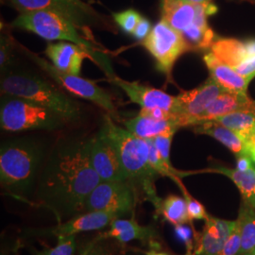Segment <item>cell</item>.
<instances>
[{
    "label": "cell",
    "instance_id": "cell-15",
    "mask_svg": "<svg viewBox=\"0 0 255 255\" xmlns=\"http://www.w3.org/2000/svg\"><path fill=\"white\" fill-rule=\"evenodd\" d=\"M237 220H225L210 216L201 233L196 237L195 249L191 255H218L225 245Z\"/></svg>",
    "mask_w": 255,
    "mask_h": 255
},
{
    "label": "cell",
    "instance_id": "cell-20",
    "mask_svg": "<svg viewBox=\"0 0 255 255\" xmlns=\"http://www.w3.org/2000/svg\"><path fill=\"white\" fill-rule=\"evenodd\" d=\"M203 61L209 70L211 77L227 91L247 93L248 86L251 82L245 77L237 73L232 66L219 60L212 51L204 55Z\"/></svg>",
    "mask_w": 255,
    "mask_h": 255
},
{
    "label": "cell",
    "instance_id": "cell-16",
    "mask_svg": "<svg viewBox=\"0 0 255 255\" xmlns=\"http://www.w3.org/2000/svg\"><path fill=\"white\" fill-rule=\"evenodd\" d=\"M204 10L212 15L217 12L218 7L214 3L196 5L185 0H161L162 19L181 33L194 24Z\"/></svg>",
    "mask_w": 255,
    "mask_h": 255
},
{
    "label": "cell",
    "instance_id": "cell-46",
    "mask_svg": "<svg viewBox=\"0 0 255 255\" xmlns=\"http://www.w3.org/2000/svg\"><path fill=\"white\" fill-rule=\"evenodd\" d=\"M255 255V253H254V254H253V255Z\"/></svg>",
    "mask_w": 255,
    "mask_h": 255
},
{
    "label": "cell",
    "instance_id": "cell-23",
    "mask_svg": "<svg viewBox=\"0 0 255 255\" xmlns=\"http://www.w3.org/2000/svg\"><path fill=\"white\" fill-rule=\"evenodd\" d=\"M195 132L199 134L209 135L234 152L237 157L241 155H248L246 142L236 131L223 126L215 120H210L194 126ZM249 156V155H248Z\"/></svg>",
    "mask_w": 255,
    "mask_h": 255
},
{
    "label": "cell",
    "instance_id": "cell-2",
    "mask_svg": "<svg viewBox=\"0 0 255 255\" xmlns=\"http://www.w3.org/2000/svg\"><path fill=\"white\" fill-rule=\"evenodd\" d=\"M45 145L34 138L5 141L0 147V183L5 194L31 206L37 182L46 162Z\"/></svg>",
    "mask_w": 255,
    "mask_h": 255
},
{
    "label": "cell",
    "instance_id": "cell-33",
    "mask_svg": "<svg viewBox=\"0 0 255 255\" xmlns=\"http://www.w3.org/2000/svg\"><path fill=\"white\" fill-rule=\"evenodd\" d=\"M174 134H175V132H167V133H164V134L158 135V136L152 138V139H153L155 146L157 147V149L161 155L164 164H166L167 167L170 168L173 172L178 174L180 178H182L181 177V171H178L177 169H175L172 166V164H171V162H170V148H171Z\"/></svg>",
    "mask_w": 255,
    "mask_h": 255
},
{
    "label": "cell",
    "instance_id": "cell-14",
    "mask_svg": "<svg viewBox=\"0 0 255 255\" xmlns=\"http://www.w3.org/2000/svg\"><path fill=\"white\" fill-rule=\"evenodd\" d=\"M20 12L48 10L72 20L80 27L95 21L96 12L92 8H83L68 0H3Z\"/></svg>",
    "mask_w": 255,
    "mask_h": 255
},
{
    "label": "cell",
    "instance_id": "cell-39",
    "mask_svg": "<svg viewBox=\"0 0 255 255\" xmlns=\"http://www.w3.org/2000/svg\"><path fill=\"white\" fill-rule=\"evenodd\" d=\"M19 248H20V241L9 242L8 240L2 239L0 255H17Z\"/></svg>",
    "mask_w": 255,
    "mask_h": 255
},
{
    "label": "cell",
    "instance_id": "cell-10",
    "mask_svg": "<svg viewBox=\"0 0 255 255\" xmlns=\"http://www.w3.org/2000/svg\"><path fill=\"white\" fill-rule=\"evenodd\" d=\"M120 218L115 213L85 212L52 227L27 228L23 235L26 237H59L77 236L81 233L101 231L109 227L114 219Z\"/></svg>",
    "mask_w": 255,
    "mask_h": 255
},
{
    "label": "cell",
    "instance_id": "cell-1",
    "mask_svg": "<svg viewBox=\"0 0 255 255\" xmlns=\"http://www.w3.org/2000/svg\"><path fill=\"white\" fill-rule=\"evenodd\" d=\"M101 182L92 165L89 139L64 140L43 165L35 204L51 212L57 223L64 222L82 214L84 201Z\"/></svg>",
    "mask_w": 255,
    "mask_h": 255
},
{
    "label": "cell",
    "instance_id": "cell-31",
    "mask_svg": "<svg viewBox=\"0 0 255 255\" xmlns=\"http://www.w3.org/2000/svg\"><path fill=\"white\" fill-rule=\"evenodd\" d=\"M174 182H176L178 184V186L180 187L182 195H183V198L186 201L188 215H189V218L192 222H194V220H204L205 221L206 219H208L210 216L207 214L203 204L192 197L191 194L183 185V183L181 181V178L176 179Z\"/></svg>",
    "mask_w": 255,
    "mask_h": 255
},
{
    "label": "cell",
    "instance_id": "cell-24",
    "mask_svg": "<svg viewBox=\"0 0 255 255\" xmlns=\"http://www.w3.org/2000/svg\"><path fill=\"white\" fill-rule=\"evenodd\" d=\"M149 202L154 207L156 216L162 217L164 221L170 223L171 225L176 226L181 224H189L194 226L189 218L184 198L176 195H168L163 199L157 195Z\"/></svg>",
    "mask_w": 255,
    "mask_h": 255
},
{
    "label": "cell",
    "instance_id": "cell-40",
    "mask_svg": "<svg viewBox=\"0 0 255 255\" xmlns=\"http://www.w3.org/2000/svg\"><path fill=\"white\" fill-rule=\"evenodd\" d=\"M253 163L254 162L250 156L241 155V156L237 157V167L236 168L239 171H246L254 165Z\"/></svg>",
    "mask_w": 255,
    "mask_h": 255
},
{
    "label": "cell",
    "instance_id": "cell-36",
    "mask_svg": "<svg viewBox=\"0 0 255 255\" xmlns=\"http://www.w3.org/2000/svg\"><path fill=\"white\" fill-rule=\"evenodd\" d=\"M104 240L95 239L83 251L84 255H115L109 247L103 243Z\"/></svg>",
    "mask_w": 255,
    "mask_h": 255
},
{
    "label": "cell",
    "instance_id": "cell-8",
    "mask_svg": "<svg viewBox=\"0 0 255 255\" xmlns=\"http://www.w3.org/2000/svg\"><path fill=\"white\" fill-rule=\"evenodd\" d=\"M135 204L136 192L132 182L101 181L84 201L82 213L108 212L122 218L131 214Z\"/></svg>",
    "mask_w": 255,
    "mask_h": 255
},
{
    "label": "cell",
    "instance_id": "cell-45",
    "mask_svg": "<svg viewBox=\"0 0 255 255\" xmlns=\"http://www.w3.org/2000/svg\"><path fill=\"white\" fill-rule=\"evenodd\" d=\"M144 255V254H142V255Z\"/></svg>",
    "mask_w": 255,
    "mask_h": 255
},
{
    "label": "cell",
    "instance_id": "cell-32",
    "mask_svg": "<svg viewBox=\"0 0 255 255\" xmlns=\"http://www.w3.org/2000/svg\"><path fill=\"white\" fill-rule=\"evenodd\" d=\"M114 20L127 34H132L137 24L142 18V15L133 9H125L120 12L113 13Z\"/></svg>",
    "mask_w": 255,
    "mask_h": 255
},
{
    "label": "cell",
    "instance_id": "cell-29",
    "mask_svg": "<svg viewBox=\"0 0 255 255\" xmlns=\"http://www.w3.org/2000/svg\"><path fill=\"white\" fill-rule=\"evenodd\" d=\"M77 249L76 236L57 237L56 246L37 250L29 247L30 254L32 255H74Z\"/></svg>",
    "mask_w": 255,
    "mask_h": 255
},
{
    "label": "cell",
    "instance_id": "cell-42",
    "mask_svg": "<svg viewBox=\"0 0 255 255\" xmlns=\"http://www.w3.org/2000/svg\"><path fill=\"white\" fill-rule=\"evenodd\" d=\"M185 1L196 5H209L213 3V0H185Z\"/></svg>",
    "mask_w": 255,
    "mask_h": 255
},
{
    "label": "cell",
    "instance_id": "cell-7",
    "mask_svg": "<svg viewBox=\"0 0 255 255\" xmlns=\"http://www.w3.org/2000/svg\"><path fill=\"white\" fill-rule=\"evenodd\" d=\"M142 44L154 58L157 68L168 76L171 74L176 61L183 53L191 50L182 33L164 19L152 27Z\"/></svg>",
    "mask_w": 255,
    "mask_h": 255
},
{
    "label": "cell",
    "instance_id": "cell-35",
    "mask_svg": "<svg viewBox=\"0 0 255 255\" xmlns=\"http://www.w3.org/2000/svg\"><path fill=\"white\" fill-rule=\"evenodd\" d=\"M241 250V237L240 228L237 221L234 230L232 231L225 245L221 249L218 255H239Z\"/></svg>",
    "mask_w": 255,
    "mask_h": 255
},
{
    "label": "cell",
    "instance_id": "cell-25",
    "mask_svg": "<svg viewBox=\"0 0 255 255\" xmlns=\"http://www.w3.org/2000/svg\"><path fill=\"white\" fill-rule=\"evenodd\" d=\"M202 172L219 173L227 176L235 184L242 196V202L255 209V167L253 165L246 171H239L237 168H229L216 165L213 168L202 170Z\"/></svg>",
    "mask_w": 255,
    "mask_h": 255
},
{
    "label": "cell",
    "instance_id": "cell-19",
    "mask_svg": "<svg viewBox=\"0 0 255 255\" xmlns=\"http://www.w3.org/2000/svg\"><path fill=\"white\" fill-rule=\"evenodd\" d=\"M237 112H255V101H253L246 93L226 92L210 104L195 120L193 126Z\"/></svg>",
    "mask_w": 255,
    "mask_h": 255
},
{
    "label": "cell",
    "instance_id": "cell-18",
    "mask_svg": "<svg viewBox=\"0 0 255 255\" xmlns=\"http://www.w3.org/2000/svg\"><path fill=\"white\" fill-rule=\"evenodd\" d=\"M45 54L56 68L73 75H80L83 60L91 58L85 48L69 42L48 44Z\"/></svg>",
    "mask_w": 255,
    "mask_h": 255
},
{
    "label": "cell",
    "instance_id": "cell-6",
    "mask_svg": "<svg viewBox=\"0 0 255 255\" xmlns=\"http://www.w3.org/2000/svg\"><path fill=\"white\" fill-rule=\"evenodd\" d=\"M11 26L35 33L47 41L69 42L85 48L94 61H98L97 49L79 32V26L60 13L48 10L20 12Z\"/></svg>",
    "mask_w": 255,
    "mask_h": 255
},
{
    "label": "cell",
    "instance_id": "cell-4",
    "mask_svg": "<svg viewBox=\"0 0 255 255\" xmlns=\"http://www.w3.org/2000/svg\"><path fill=\"white\" fill-rule=\"evenodd\" d=\"M101 130L117 147L128 181L140 186L146 201L152 199L157 195L154 182L159 175L148 163L149 145L147 140L117 125L110 116L103 119Z\"/></svg>",
    "mask_w": 255,
    "mask_h": 255
},
{
    "label": "cell",
    "instance_id": "cell-13",
    "mask_svg": "<svg viewBox=\"0 0 255 255\" xmlns=\"http://www.w3.org/2000/svg\"><path fill=\"white\" fill-rule=\"evenodd\" d=\"M112 81L125 92L129 101L138 104L141 109H162L176 116L178 110L177 97L138 82L124 81L116 76L112 78Z\"/></svg>",
    "mask_w": 255,
    "mask_h": 255
},
{
    "label": "cell",
    "instance_id": "cell-3",
    "mask_svg": "<svg viewBox=\"0 0 255 255\" xmlns=\"http://www.w3.org/2000/svg\"><path fill=\"white\" fill-rule=\"evenodd\" d=\"M0 89L2 95L22 98L51 110L66 122L82 118L81 106L39 74L12 70L2 75Z\"/></svg>",
    "mask_w": 255,
    "mask_h": 255
},
{
    "label": "cell",
    "instance_id": "cell-9",
    "mask_svg": "<svg viewBox=\"0 0 255 255\" xmlns=\"http://www.w3.org/2000/svg\"><path fill=\"white\" fill-rule=\"evenodd\" d=\"M29 55L33 62H35L51 79L64 87L65 90L77 97L92 101L102 109L107 111L111 116H116L117 109L114 100L111 94L106 90L102 89L95 82L83 79L80 75L65 73L59 70L53 64L46 62L45 59L40 58L37 55L31 53H29Z\"/></svg>",
    "mask_w": 255,
    "mask_h": 255
},
{
    "label": "cell",
    "instance_id": "cell-44",
    "mask_svg": "<svg viewBox=\"0 0 255 255\" xmlns=\"http://www.w3.org/2000/svg\"><path fill=\"white\" fill-rule=\"evenodd\" d=\"M81 255H84V253H83V252H82V254H81Z\"/></svg>",
    "mask_w": 255,
    "mask_h": 255
},
{
    "label": "cell",
    "instance_id": "cell-22",
    "mask_svg": "<svg viewBox=\"0 0 255 255\" xmlns=\"http://www.w3.org/2000/svg\"><path fill=\"white\" fill-rule=\"evenodd\" d=\"M124 126L136 136L150 139L167 132H176L181 124L178 119L158 120L138 114L135 118L126 120Z\"/></svg>",
    "mask_w": 255,
    "mask_h": 255
},
{
    "label": "cell",
    "instance_id": "cell-27",
    "mask_svg": "<svg viewBox=\"0 0 255 255\" xmlns=\"http://www.w3.org/2000/svg\"><path fill=\"white\" fill-rule=\"evenodd\" d=\"M236 131L247 143L255 142V112H237L215 119Z\"/></svg>",
    "mask_w": 255,
    "mask_h": 255
},
{
    "label": "cell",
    "instance_id": "cell-30",
    "mask_svg": "<svg viewBox=\"0 0 255 255\" xmlns=\"http://www.w3.org/2000/svg\"><path fill=\"white\" fill-rule=\"evenodd\" d=\"M16 63L14 43L10 37L2 33L0 40V71L1 75L12 71Z\"/></svg>",
    "mask_w": 255,
    "mask_h": 255
},
{
    "label": "cell",
    "instance_id": "cell-26",
    "mask_svg": "<svg viewBox=\"0 0 255 255\" xmlns=\"http://www.w3.org/2000/svg\"><path fill=\"white\" fill-rule=\"evenodd\" d=\"M210 13L207 10L202 11L194 24L182 32L187 44L194 49H207L213 45L215 33L207 23Z\"/></svg>",
    "mask_w": 255,
    "mask_h": 255
},
{
    "label": "cell",
    "instance_id": "cell-12",
    "mask_svg": "<svg viewBox=\"0 0 255 255\" xmlns=\"http://www.w3.org/2000/svg\"><path fill=\"white\" fill-rule=\"evenodd\" d=\"M229 92L212 77L196 89L182 92L178 98V117L181 127L193 126L195 120L223 93Z\"/></svg>",
    "mask_w": 255,
    "mask_h": 255
},
{
    "label": "cell",
    "instance_id": "cell-34",
    "mask_svg": "<svg viewBox=\"0 0 255 255\" xmlns=\"http://www.w3.org/2000/svg\"><path fill=\"white\" fill-rule=\"evenodd\" d=\"M175 236L182 241L186 248V255H191L195 249L196 244V237L198 236V232L194 228V226L189 224H181L174 226Z\"/></svg>",
    "mask_w": 255,
    "mask_h": 255
},
{
    "label": "cell",
    "instance_id": "cell-11",
    "mask_svg": "<svg viewBox=\"0 0 255 255\" xmlns=\"http://www.w3.org/2000/svg\"><path fill=\"white\" fill-rule=\"evenodd\" d=\"M89 152L92 165L101 181H128L117 147L101 130L89 138Z\"/></svg>",
    "mask_w": 255,
    "mask_h": 255
},
{
    "label": "cell",
    "instance_id": "cell-28",
    "mask_svg": "<svg viewBox=\"0 0 255 255\" xmlns=\"http://www.w3.org/2000/svg\"><path fill=\"white\" fill-rule=\"evenodd\" d=\"M241 237L239 255H252L255 252V209L241 203L238 219Z\"/></svg>",
    "mask_w": 255,
    "mask_h": 255
},
{
    "label": "cell",
    "instance_id": "cell-17",
    "mask_svg": "<svg viewBox=\"0 0 255 255\" xmlns=\"http://www.w3.org/2000/svg\"><path fill=\"white\" fill-rule=\"evenodd\" d=\"M159 233L153 225H141L133 217L131 219H114L109 229L101 233L96 239L106 240L114 239L120 244H127L128 242L138 240L144 243L156 241Z\"/></svg>",
    "mask_w": 255,
    "mask_h": 255
},
{
    "label": "cell",
    "instance_id": "cell-41",
    "mask_svg": "<svg viewBox=\"0 0 255 255\" xmlns=\"http://www.w3.org/2000/svg\"><path fill=\"white\" fill-rule=\"evenodd\" d=\"M149 250L144 252L143 254L146 255H170L168 253L164 252L162 250V248L160 247V245L157 243V240L156 241H152L149 243Z\"/></svg>",
    "mask_w": 255,
    "mask_h": 255
},
{
    "label": "cell",
    "instance_id": "cell-38",
    "mask_svg": "<svg viewBox=\"0 0 255 255\" xmlns=\"http://www.w3.org/2000/svg\"><path fill=\"white\" fill-rule=\"evenodd\" d=\"M151 29H152V27H151L150 22L147 19L142 16V18L139 21V23L137 24L136 27L133 30L131 35L134 37L135 39H137V40L143 42L147 37V35L150 33Z\"/></svg>",
    "mask_w": 255,
    "mask_h": 255
},
{
    "label": "cell",
    "instance_id": "cell-37",
    "mask_svg": "<svg viewBox=\"0 0 255 255\" xmlns=\"http://www.w3.org/2000/svg\"><path fill=\"white\" fill-rule=\"evenodd\" d=\"M237 73L247 78L250 82L255 77V56L233 67Z\"/></svg>",
    "mask_w": 255,
    "mask_h": 255
},
{
    "label": "cell",
    "instance_id": "cell-43",
    "mask_svg": "<svg viewBox=\"0 0 255 255\" xmlns=\"http://www.w3.org/2000/svg\"><path fill=\"white\" fill-rule=\"evenodd\" d=\"M68 1L72 2V3L76 4V5H78V6L83 7V8H91V7H90L87 3H85L83 0H68Z\"/></svg>",
    "mask_w": 255,
    "mask_h": 255
},
{
    "label": "cell",
    "instance_id": "cell-5",
    "mask_svg": "<svg viewBox=\"0 0 255 255\" xmlns=\"http://www.w3.org/2000/svg\"><path fill=\"white\" fill-rule=\"evenodd\" d=\"M65 123L66 121L53 111L32 101L9 95L1 97L0 125L4 130H54Z\"/></svg>",
    "mask_w": 255,
    "mask_h": 255
},
{
    "label": "cell",
    "instance_id": "cell-21",
    "mask_svg": "<svg viewBox=\"0 0 255 255\" xmlns=\"http://www.w3.org/2000/svg\"><path fill=\"white\" fill-rule=\"evenodd\" d=\"M212 52L219 60L234 67L255 56V40L242 42L232 38H222L214 41Z\"/></svg>",
    "mask_w": 255,
    "mask_h": 255
}]
</instances>
